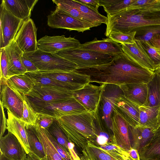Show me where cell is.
Instances as JSON below:
<instances>
[{
    "label": "cell",
    "instance_id": "6da1fadb",
    "mask_svg": "<svg viewBox=\"0 0 160 160\" xmlns=\"http://www.w3.org/2000/svg\"><path fill=\"white\" fill-rule=\"evenodd\" d=\"M75 70L90 76L91 82L119 86L129 83H147L154 73L131 60L123 52L114 55L112 61L108 64Z\"/></svg>",
    "mask_w": 160,
    "mask_h": 160
},
{
    "label": "cell",
    "instance_id": "7a4b0ae2",
    "mask_svg": "<svg viewBox=\"0 0 160 160\" xmlns=\"http://www.w3.org/2000/svg\"><path fill=\"white\" fill-rule=\"evenodd\" d=\"M107 16L104 34L107 37L113 32L134 31L138 37L160 25V10L125 9Z\"/></svg>",
    "mask_w": 160,
    "mask_h": 160
},
{
    "label": "cell",
    "instance_id": "3957f363",
    "mask_svg": "<svg viewBox=\"0 0 160 160\" xmlns=\"http://www.w3.org/2000/svg\"><path fill=\"white\" fill-rule=\"evenodd\" d=\"M57 120L70 141L82 151L89 143L98 145L92 113L68 115Z\"/></svg>",
    "mask_w": 160,
    "mask_h": 160
},
{
    "label": "cell",
    "instance_id": "277c9868",
    "mask_svg": "<svg viewBox=\"0 0 160 160\" xmlns=\"http://www.w3.org/2000/svg\"><path fill=\"white\" fill-rule=\"evenodd\" d=\"M73 92L59 87L35 86L25 97L36 112L47 104L63 102L73 97Z\"/></svg>",
    "mask_w": 160,
    "mask_h": 160
},
{
    "label": "cell",
    "instance_id": "5b68a950",
    "mask_svg": "<svg viewBox=\"0 0 160 160\" xmlns=\"http://www.w3.org/2000/svg\"><path fill=\"white\" fill-rule=\"evenodd\" d=\"M55 54L76 64L77 69L107 64L112 61L114 57V55L79 48L64 50Z\"/></svg>",
    "mask_w": 160,
    "mask_h": 160
},
{
    "label": "cell",
    "instance_id": "8992f818",
    "mask_svg": "<svg viewBox=\"0 0 160 160\" xmlns=\"http://www.w3.org/2000/svg\"><path fill=\"white\" fill-rule=\"evenodd\" d=\"M23 55L31 60L40 71L69 72L78 68L76 64L65 58L38 49L23 53Z\"/></svg>",
    "mask_w": 160,
    "mask_h": 160
},
{
    "label": "cell",
    "instance_id": "52a82bcc",
    "mask_svg": "<svg viewBox=\"0 0 160 160\" xmlns=\"http://www.w3.org/2000/svg\"><path fill=\"white\" fill-rule=\"evenodd\" d=\"M47 24L52 28L65 29L82 32L94 27L90 23L75 18L56 8L47 16Z\"/></svg>",
    "mask_w": 160,
    "mask_h": 160
},
{
    "label": "cell",
    "instance_id": "ba28073f",
    "mask_svg": "<svg viewBox=\"0 0 160 160\" xmlns=\"http://www.w3.org/2000/svg\"><path fill=\"white\" fill-rule=\"evenodd\" d=\"M0 7V48H2L14 39L24 21L14 16L2 3Z\"/></svg>",
    "mask_w": 160,
    "mask_h": 160
},
{
    "label": "cell",
    "instance_id": "9c48e42d",
    "mask_svg": "<svg viewBox=\"0 0 160 160\" xmlns=\"http://www.w3.org/2000/svg\"><path fill=\"white\" fill-rule=\"evenodd\" d=\"M122 94V92L119 86L106 84L101 94L98 106L100 114L107 126L112 131V118L114 105L117 99Z\"/></svg>",
    "mask_w": 160,
    "mask_h": 160
},
{
    "label": "cell",
    "instance_id": "30bf717a",
    "mask_svg": "<svg viewBox=\"0 0 160 160\" xmlns=\"http://www.w3.org/2000/svg\"><path fill=\"white\" fill-rule=\"evenodd\" d=\"M106 84L97 86L89 83L73 92V97L87 112L95 113L98 108L101 94Z\"/></svg>",
    "mask_w": 160,
    "mask_h": 160
},
{
    "label": "cell",
    "instance_id": "8fae6325",
    "mask_svg": "<svg viewBox=\"0 0 160 160\" xmlns=\"http://www.w3.org/2000/svg\"><path fill=\"white\" fill-rule=\"evenodd\" d=\"M38 49L52 54L57 53L61 51L79 48L81 44L79 41L71 36L64 35L50 36L47 35L38 40Z\"/></svg>",
    "mask_w": 160,
    "mask_h": 160
},
{
    "label": "cell",
    "instance_id": "7c38bea8",
    "mask_svg": "<svg viewBox=\"0 0 160 160\" xmlns=\"http://www.w3.org/2000/svg\"><path fill=\"white\" fill-rule=\"evenodd\" d=\"M6 80L0 79V102L3 108L21 119L23 109L24 96L10 88Z\"/></svg>",
    "mask_w": 160,
    "mask_h": 160
},
{
    "label": "cell",
    "instance_id": "4fadbf2b",
    "mask_svg": "<svg viewBox=\"0 0 160 160\" xmlns=\"http://www.w3.org/2000/svg\"><path fill=\"white\" fill-rule=\"evenodd\" d=\"M37 31V28L32 19L24 21L14 39L24 53L33 52L38 49Z\"/></svg>",
    "mask_w": 160,
    "mask_h": 160
},
{
    "label": "cell",
    "instance_id": "5bb4252c",
    "mask_svg": "<svg viewBox=\"0 0 160 160\" xmlns=\"http://www.w3.org/2000/svg\"><path fill=\"white\" fill-rule=\"evenodd\" d=\"M87 112L85 108L72 97L63 102L47 104L36 112L48 114L57 119L63 116Z\"/></svg>",
    "mask_w": 160,
    "mask_h": 160
},
{
    "label": "cell",
    "instance_id": "9a60e30c",
    "mask_svg": "<svg viewBox=\"0 0 160 160\" xmlns=\"http://www.w3.org/2000/svg\"><path fill=\"white\" fill-rule=\"evenodd\" d=\"M139 106L121 94L115 102L113 111L121 117L129 126H139Z\"/></svg>",
    "mask_w": 160,
    "mask_h": 160
},
{
    "label": "cell",
    "instance_id": "2e32d148",
    "mask_svg": "<svg viewBox=\"0 0 160 160\" xmlns=\"http://www.w3.org/2000/svg\"><path fill=\"white\" fill-rule=\"evenodd\" d=\"M40 71L54 80L66 84L72 92L91 83L90 76L78 72L75 70L69 72Z\"/></svg>",
    "mask_w": 160,
    "mask_h": 160
},
{
    "label": "cell",
    "instance_id": "e0dca14e",
    "mask_svg": "<svg viewBox=\"0 0 160 160\" xmlns=\"http://www.w3.org/2000/svg\"><path fill=\"white\" fill-rule=\"evenodd\" d=\"M0 153L12 160H25L27 156L18 139L12 133L0 138Z\"/></svg>",
    "mask_w": 160,
    "mask_h": 160
},
{
    "label": "cell",
    "instance_id": "ac0fdd59",
    "mask_svg": "<svg viewBox=\"0 0 160 160\" xmlns=\"http://www.w3.org/2000/svg\"><path fill=\"white\" fill-rule=\"evenodd\" d=\"M121 44L123 52L131 60L145 68L155 72L153 62L138 40L135 39L132 44Z\"/></svg>",
    "mask_w": 160,
    "mask_h": 160
},
{
    "label": "cell",
    "instance_id": "d6986e66",
    "mask_svg": "<svg viewBox=\"0 0 160 160\" xmlns=\"http://www.w3.org/2000/svg\"><path fill=\"white\" fill-rule=\"evenodd\" d=\"M114 144L127 151L131 148L127 123L118 114L113 112L112 118Z\"/></svg>",
    "mask_w": 160,
    "mask_h": 160
},
{
    "label": "cell",
    "instance_id": "ffe728a7",
    "mask_svg": "<svg viewBox=\"0 0 160 160\" xmlns=\"http://www.w3.org/2000/svg\"><path fill=\"white\" fill-rule=\"evenodd\" d=\"M4 48L8 60V79L14 76L27 72V70L21 60V58L24 52L19 48L14 39L12 40Z\"/></svg>",
    "mask_w": 160,
    "mask_h": 160
},
{
    "label": "cell",
    "instance_id": "44dd1931",
    "mask_svg": "<svg viewBox=\"0 0 160 160\" xmlns=\"http://www.w3.org/2000/svg\"><path fill=\"white\" fill-rule=\"evenodd\" d=\"M79 48L112 55L123 52L121 44L109 38L98 40L95 38L92 41L81 44Z\"/></svg>",
    "mask_w": 160,
    "mask_h": 160
},
{
    "label": "cell",
    "instance_id": "7402d4cb",
    "mask_svg": "<svg viewBox=\"0 0 160 160\" xmlns=\"http://www.w3.org/2000/svg\"><path fill=\"white\" fill-rule=\"evenodd\" d=\"M38 0H2L1 3L17 18L25 21L30 18L31 12Z\"/></svg>",
    "mask_w": 160,
    "mask_h": 160
},
{
    "label": "cell",
    "instance_id": "603a6c76",
    "mask_svg": "<svg viewBox=\"0 0 160 160\" xmlns=\"http://www.w3.org/2000/svg\"><path fill=\"white\" fill-rule=\"evenodd\" d=\"M128 129L131 147L137 150L138 153L149 143L157 130L152 128L141 126L132 128L129 126Z\"/></svg>",
    "mask_w": 160,
    "mask_h": 160
},
{
    "label": "cell",
    "instance_id": "cb8c5ba5",
    "mask_svg": "<svg viewBox=\"0 0 160 160\" xmlns=\"http://www.w3.org/2000/svg\"><path fill=\"white\" fill-rule=\"evenodd\" d=\"M8 118L7 120V129L19 140L27 155L31 152L29 144L26 130V124L20 119L16 117L7 110Z\"/></svg>",
    "mask_w": 160,
    "mask_h": 160
},
{
    "label": "cell",
    "instance_id": "d4e9b609",
    "mask_svg": "<svg viewBox=\"0 0 160 160\" xmlns=\"http://www.w3.org/2000/svg\"><path fill=\"white\" fill-rule=\"evenodd\" d=\"M119 87L124 96L139 106L145 102L148 94L147 83H129Z\"/></svg>",
    "mask_w": 160,
    "mask_h": 160
},
{
    "label": "cell",
    "instance_id": "484cf974",
    "mask_svg": "<svg viewBox=\"0 0 160 160\" xmlns=\"http://www.w3.org/2000/svg\"><path fill=\"white\" fill-rule=\"evenodd\" d=\"M48 130L73 160H80L74 150L75 145L69 139L57 119L54 120Z\"/></svg>",
    "mask_w": 160,
    "mask_h": 160
},
{
    "label": "cell",
    "instance_id": "4316f807",
    "mask_svg": "<svg viewBox=\"0 0 160 160\" xmlns=\"http://www.w3.org/2000/svg\"><path fill=\"white\" fill-rule=\"evenodd\" d=\"M34 127L42 144L47 160H65L59 153L50 141L48 130L36 123Z\"/></svg>",
    "mask_w": 160,
    "mask_h": 160
},
{
    "label": "cell",
    "instance_id": "83f0119b",
    "mask_svg": "<svg viewBox=\"0 0 160 160\" xmlns=\"http://www.w3.org/2000/svg\"><path fill=\"white\" fill-rule=\"evenodd\" d=\"M72 5L77 8L87 22L92 24L94 27L102 23L107 24L108 18L99 12L91 9L75 0H68Z\"/></svg>",
    "mask_w": 160,
    "mask_h": 160
},
{
    "label": "cell",
    "instance_id": "f1b7e54d",
    "mask_svg": "<svg viewBox=\"0 0 160 160\" xmlns=\"http://www.w3.org/2000/svg\"><path fill=\"white\" fill-rule=\"evenodd\" d=\"M159 106H140L139 126L157 130Z\"/></svg>",
    "mask_w": 160,
    "mask_h": 160
},
{
    "label": "cell",
    "instance_id": "f546056e",
    "mask_svg": "<svg viewBox=\"0 0 160 160\" xmlns=\"http://www.w3.org/2000/svg\"><path fill=\"white\" fill-rule=\"evenodd\" d=\"M93 122L98 136V145L106 143L114 144L113 132L107 126L101 117L98 108L96 112L93 114Z\"/></svg>",
    "mask_w": 160,
    "mask_h": 160
},
{
    "label": "cell",
    "instance_id": "4dcf8cb0",
    "mask_svg": "<svg viewBox=\"0 0 160 160\" xmlns=\"http://www.w3.org/2000/svg\"><path fill=\"white\" fill-rule=\"evenodd\" d=\"M6 82L10 88L23 96L27 95L34 86L26 73L12 76L6 80Z\"/></svg>",
    "mask_w": 160,
    "mask_h": 160
},
{
    "label": "cell",
    "instance_id": "1f68e13d",
    "mask_svg": "<svg viewBox=\"0 0 160 160\" xmlns=\"http://www.w3.org/2000/svg\"><path fill=\"white\" fill-rule=\"evenodd\" d=\"M148 94L143 106L153 107L160 105V76L154 72L152 78L147 83Z\"/></svg>",
    "mask_w": 160,
    "mask_h": 160
},
{
    "label": "cell",
    "instance_id": "d6a6232c",
    "mask_svg": "<svg viewBox=\"0 0 160 160\" xmlns=\"http://www.w3.org/2000/svg\"><path fill=\"white\" fill-rule=\"evenodd\" d=\"M140 160H160V127L156 131L149 143L139 153Z\"/></svg>",
    "mask_w": 160,
    "mask_h": 160
},
{
    "label": "cell",
    "instance_id": "836d02e7",
    "mask_svg": "<svg viewBox=\"0 0 160 160\" xmlns=\"http://www.w3.org/2000/svg\"><path fill=\"white\" fill-rule=\"evenodd\" d=\"M25 128L31 151L42 160H47L43 146L34 126L26 125Z\"/></svg>",
    "mask_w": 160,
    "mask_h": 160
},
{
    "label": "cell",
    "instance_id": "e575fe53",
    "mask_svg": "<svg viewBox=\"0 0 160 160\" xmlns=\"http://www.w3.org/2000/svg\"><path fill=\"white\" fill-rule=\"evenodd\" d=\"M134 0H98L107 15L114 14L126 9Z\"/></svg>",
    "mask_w": 160,
    "mask_h": 160
},
{
    "label": "cell",
    "instance_id": "d590c367",
    "mask_svg": "<svg viewBox=\"0 0 160 160\" xmlns=\"http://www.w3.org/2000/svg\"><path fill=\"white\" fill-rule=\"evenodd\" d=\"M82 151L90 160H118L91 143H88Z\"/></svg>",
    "mask_w": 160,
    "mask_h": 160
},
{
    "label": "cell",
    "instance_id": "8d00e7d4",
    "mask_svg": "<svg viewBox=\"0 0 160 160\" xmlns=\"http://www.w3.org/2000/svg\"><path fill=\"white\" fill-rule=\"evenodd\" d=\"M97 146L118 160H128L127 152L116 144L106 143Z\"/></svg>",
    "mask_w": 160,
    "mask_h": 160
},
{
    "label": "cell",
    "instance_id": "74e56055",
    "mask_svg": "<svg viewBox=\"0 0 160 160\" xmlns=\"http://www.w3.org/2000/svg\"><path fill=\"white\" fill-rule=\"evenodd\" d=\"M37 116V113L32 108L24 95L23 109L21 120L26 125L34 126L36 123Z\"/></svg>",
    "mask_w": 160,
    "mask_h": 160
},
{
    "label": "cell",
    "instance_id": "f35d334b",
    "mask_svg": "<svg viewBox=\"0 0 160 160\" xmlns=\"http://www.w3.org/2000/svg\"><path fill=\"white\" fill-rule=\"evenodd\" d=\"M160 10V0H134L126 9Z\"/></svg>",
    "mask_w": 160,
    "mask_h": 160
},
{
    "label": "cell",
    "instance_id": "ab89813d",
    "mask_svg": "<svg viewBox=\"0 0 160 160\" xmlns=\"http://www.w3.org/2000/svg\"><path fill=\"white\" fill-rule=\"evenodd\" d=\"M136 34V31L127 32H115L111 33L108 37L120 44H132L135 39Z\"/></svg>",
    "mask_w": 160,
    "mask_h": 160
},
{
    "label": "cell",
    "instance_id": "60d3db41",
    "mask_svg": "<svg viewBox=\"0 0 160 160\" xmlns=\"http://www.w3.org/2000/svg\"><path fill=\"white\" fill-rule=\"evenodd\" d=\"M154 63L155 70L160 67V55L149 41L138 40Z\"/></svg>",
    "mask_w": 160,
    "mask_h": 160
},
{
    "label": "cell",
    "instance_id": "b9f144b4",
    "mask_svg": "<svg viewBox=\"0 0 160 160\" xmlns=\"http://www.w3.org/2000/svg\"><path fill=\"white\" fill-rule=\"evenodd\" d=\"M37 113L38 116L36 123L48 130L56 119L54 117L48 114Z\"/></svg>",
    "mask_w": 160,
    "mask_h": 160
},
{
    "label": "cell",
    "instance_id": "7bdbcfd3",
    "mask_svg": "<svg viewBox=\"0 0 160 160\" xmlns=\"http://www.w3.org/2000/svg\"><path fill=\"white\" fill-rule=\"evenodd\" d=\"M1 70L0 79H8V60L6 52L4 48H0Z\"/></svg>",
    "mask_w": 160,
    "mask_h": 160
},
{
    "label": "cell",
    "instance_id": "ee69618b",
    "mask_svg": "<svg viewBox=\"0 0 160 160\" xmlns=\"http://www.w3.org/2000/svg\"><path fill=\"white\" fill-rule=\"evenodd\" d=\"M160 33V25H158L138 36L136 37L135 38L139 40L149 41L154 35Z\"/></svg>",
    "mask_w": 160,
    "mask_h": 160
},
{
    "label": "cell",
    "instance_id": "f6af8a7d",
    "mask_svg": "<svg viewBox=\"0 0 160 160\" xmlns=\"http://www.w3.org/2000/svg\"><path fill=\"white\" fill-rule=\"evenodd\" d=\"M21 60L23 65L27 70V72L38 71L34 64L23 55L21 58Z\"/></svg>",
    "mask_w": 160,
    "mask_h": 160
},
{
    "label": "cell",
    "instance_id": "bcb514c9",
    "mask_svg": "<svg viewBox=\"0 0 160 160\" xmlns=\"http://www.w3.org/2000/svg\"><path fill=\"white\" fill-rule=\"evenodd\" d=\"M0 138L3 135L7 129V120L4 113L3 107L0 102Z\"/></svg>",
    "mask_w": 160,
    "mask_h": 160
},
{
    "label": "cell",
    "instance_id": "7dc6e473",
    "mask_svg": "<svg viewBox=\"0 0 160 160\" xmlns=\"http://www.w3.org/2000/svg\"><path fill=\"white\" fill-rule=\"evenodd\" d=\"M77 1L97 12H99L98 9L100 6L98 0H78Z\"/></svg>",
    "mask_w": 160,
    "mask_h": 160
},
{
    "label": "cell",
    "instance_id": "c3c4849f",
    "mask_svg": "<svg viewBox=\"0 0 160 160\" xmlns=\"http://www.w3.org/2000/svg\"><path fill=\"white\" fill-rule=\"evenodd\" d=\"M149 41L160 55V33L154 35Z\"/></svg>",
    "mask_w": 160,
    "mask_h": 160
},
{
    "label": "cell",
    "instance_id": "681fc988",
    "mask_svg": "<svg viewBox=\"0 0 160 160\" xmlns=\"http://www.w3.org/2000/svg\"><path fill=\"white\" fill-rule=\"evenodd\" d=\"M130 157L135 160H140L139 153L136 149L132 148L127 151Z\"/></svg>",
    "mask_w": 160,
    "mask_h": 160
},
{
    "label": "cell",
    "instance_id": "f907efd6",
    "mask_svg": "<svg viewBox=\"0 0 160 160\" xmlns=\"http://www.w3.org/2000/svg\"><path fill=\"white\" fill-rule=\"evenodd\" d=\"M25 160H42L35 154L31 152L27 154V157Z\"/></svg>",
    "mask_w": 160,
    "mask_h": 160
},
{
    "label": "cell",
    "instance_id": "816d5d0a",
    "mask_svg": "<svg viewBox=\"0 0 160 160\" xmlns=\"http://www.w3.org/2000/svg\"><path fill=\"white\" fill-rule=\"evenodd\" d=\"M158 125L160 127V105L159 106V111L158 116Z\"/></svg>",
    "mask_w": 160,
    "mask_h": 160
},
{
    "label": "cell",
    "instance_id": "f5cc1de1",
    "mask_svg": "<svg viewBox=\"0 0 160 160\" xmlns=\"http://www.w3.org/2000/svg\"><path fill=\"white\" fill-rule=\"evenodd\" d=\"M0 160H12L6 158L0 153Z\"/></svg>",
    "mask_w": 160,
    "mask_h": 160
},
{
    "label": "cell",
    "instance_id": "db71d44e",
    "mask_svg": "<svg viewBox=\"0 0 160 160\" xmlns=\"http://www.w3.org/2000/svg\"><path fill=\"white\" fill-rule=\"evenodd\" d=\"M80 158V160H90L87 157L84 156L82 154Z\"/></svg>",
    "mask_w": 160,
    "mask_h": 160
},
{
    "label": "cell",
    "instance_id": "11a10c76",
    "mask_svg": "<svg viewBox=\"0 0 160 160\" xmlns=\"http://www.w3.org/2000/svg\"><path fill=\"white\" fill-rule=\"evenodd\" d=\"M154 72H157L160 76V67L156 69Z\"/></svg>",
    "mask_w": 160,
    "mask_h": 160
},
{
    "label": "cell",
    "instance_id": "9f6ffc18",
    "mask_svg": "<svg viewBox=\"0 0 160 160\" xmlns=\"http://www.w3.org/2000/svg\"><path fill=\"white\" fill-rule=\"evenodd\" d=\"M128 160H135L132 158L131 157H130V156L128 155Z\"/></svg>",
    "mask_w": 160,
    "mask_h": 160
},
{
    "label": "cell",
    "instance_id": "6f0895ef",
    "mask_svg": "<svg viewBox=\"0 0 160 160\" xmlns=\"http://www.w3.org/2000/svg\"><path fill=\"white\" fill-rule=\"evenodd\" d=\"M158 160L153 159H146V160Z\"/></svg>",
    "mask_w": 160,
    "mask_h": 160
}]
</instances>
